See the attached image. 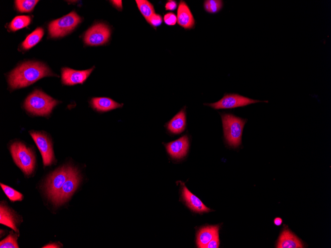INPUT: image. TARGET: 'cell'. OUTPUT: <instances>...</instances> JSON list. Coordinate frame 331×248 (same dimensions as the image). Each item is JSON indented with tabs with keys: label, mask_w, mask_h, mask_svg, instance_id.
<instances>
[{
	"label": "cell",
	"mask_w": 331,
	"mask_h": 248,
	"mask_svg": "<svg viewBox=\"0 0 331 248\" xmlns=\"http://www.w3.org/2000/svg\"><path fill=\"white\" fill-rule=\"evenodd\" d=\"M54 74L49 68L38 62H26L14 69L8 76V83L12 89L31 85L38 80Z\"/></svg>",
	"instance_id": "cell-1"
},
{
	"label": "cell",
	"mask_w": 331,
	"mask_h": 248,
	"mask_svg": "<svg viewBox=\"0 0 331 248\" xmlns=\"http://www.w3.org/2000/svg\"><path fill=\"white\" fill-rule=\"evenodd\" d=\"M58 103V101L44 92L36 90L26 98L24 106L33 115L47 116Z\"/></svg>",
	"instance_id": "cell-2"
},
{
	"label": "cell",
	"mask_w": 331,
	"mask_h": 248,
	"mask_svg": "<svg viewBox=\"0 0 331 248\" xmlns=\"http://www.w3.org/2000/svg\"><path fill=\"white\" fill-rule=\"evenodd\" d=\"M221 116L226 142L231 147H237L241 143L243 129L246 119L231 113H222Z\"/></svg>",
	"instance_id": "cell-3"
},
{
	"label": "cell",
	"mask_w": 331,
	"mask_h": 248,
	"mask_svg": "<svg viewBox=\"0 0 331 248\" xmlns=\"http://www.w3.org/2000/svg\"><path fill=\"white\" fill-rule=\"evenodd\" d=\"M10 151L14 162L27 176L31 175L35 170L36 158L31 149L20 142L10 145Z\"/></svg>",
	"instance_id": "cell-4"
},
{
	"label": "cell",
	"mask_w": 331,
	"mask_h": 248,
	"mask_svg": "<svg viewBox=\"0 0 331 248\" xmlns=\"http://www.w3.org/2000/svg\"><path fill=\"white\" fill-rule=\"evenodd\" d=\"M81 21L80 17L75 12L72 11L51 22L49 25V34L53 38L63 36L73 30Z\"/></svg>",
	"instance_id": "cell-5"
},
{
	"label": "cell",
	"mask_w": 331,
	"mask_h": 248,
	"mask_svg": "<svg viewBox=\"0 0 331 248\" xmlns=\"http://www.w3.org/2000/svg\"><path fill=\"white\" fill-rule=\"evenodd\" d=\"M80 181L79 172L71 166L68 176L56 196L51 200L55 205L66 202L77 189Z\"/></svg>",
	"instance_id": "cell-6"
},
{
	"label": "cell",
	"mask_w": 331,
	"mask_h": 248,
	"mask_svg": "<svg viewBox=\"0 0 331 248\" xmlns=\"http://www.w3.org/2000/svg\"><path fill=\"white\" fill-rule=\"evenodd\" d=\"M71 167V166H63L54 171L47 178L45 190L48 198L51 200L56 196L66 180Z\"/></svg>",
	"instance_id": "cell-7"
},
{
	"label": "cell",
	"mask_w": 331,
	"mask_h": 248,
	"mask_svg": "<svg viewBox=\"0 0 331 248\" xmlns=\"http://www.w3.org/2000/svg\"><path fill=\"white\" fill-rule=\"evenodd\" d=\"M259 102H268V101L253 99L237 94L225 93L219 101L212 103H206L205 105L215 109H231Z\"/></svg>",
	"instance_id": "cell-8"
},
{
	"label": "cell",
	"mask_w": 331,
	"mask_h": 248,
	"mask_svg": "<svg viewBox=\"0 0 331 248\" xmlns=\"http://www.w3.org/2000/svg\"><path fill=\"white\" fill-rule=\"evenodd\" d=\"M30 134L40 150L44 166L52 165L55 157L50 138L42 132L31 131Z\"/></svg>",
	"instance_id": "cell-9"
},
{
	"label": "cell",
	"mask_w": 331,
	"mask_h": 248,
	"mask_svg": "<svg viewBox=\"0 0 331 248\" xmlns=\"http://www.w3.org/2000/svg\"><path fill=\"white\" fill-rule=\"evenodd\" d=\"M110 31L109 27L103 23L97 24L89 28L85 33L84 40L89 46H100L109 40Z\"/></svg>",
	"instance_id": "cell-10"
},
{
	"label": "cell",
	"mask_w": 331,
	"mask_h": 248,
	"mask_svg": "<svg viewBox=\"0 0 331 248\" xmlns=\"http://www.w3.org/2000/svg\"><path fill=\"white\" fill-rule=\"evenodd\" d=\"M94 67L85 70H75L69 68L62 69L61 79L63 84L74 85L82 84L88 77Z\"/></svg>",
	"instance_id": "cell-11"
},
{
	"label": "cell",
	"mask_w": 331,
	"mask_h": 248,
	"mask_svg": "<svg viewBox=\"0 0 331 248\" xmlns=\"http://www.w3.org/2000/svg\"><path fill=\"white\" fill-rule=\"evenodd\" d=\"M20 219L15 212L4 203L0 202V223L7 226L16 233H19L18 226L20 223Z\"/></svg>",
	"instance_id": "cell-12"
},
{
	"label": "cell",
	"mask_w": 331,
	"mask_h": 248,
	"mask_svg": "<svg viewBox=\"0 0 331 248\" xmlns=\"http://www.w3.org/2000/svg\"><path fill=\"white\" fill-rule=\"evenodd\" d=\"M168 154L173 158L180 159L185 156L189 148V139L186 135L166 145Z\"/></svg>",
	"instance_id": "cell-13"
},
{
	"label": "cell",
	"mask_w": 331,
	"mask_h": 248,
	"mask_svg": "<svg viewBox=\"0 0 331 248\" xmlns=\"http://www.w3.org/2000/svg\"><path fill=\"white\" fill-rule=\"evenodd\" d=\"M177 12V22L179 26L185 29L194 28L195 21L194 16L185 1H180Z\"/></svg>",
	"instance_id": "cell-14"
},
{
	"label": "cell",
	"mask_w": 331,
	"mask_h": 248,
	"mask_svg": "<svg viewBox=\"0 0 331 248\" xmlns=\"http://www.w3.org/2000/svg\"><path fill=\"white\" fill-rule=\"evenodd\" d=\"M182 188V198L189 208L194 212L200 213L211 211V209L206 206L198 198L189 191L184 184Z\"/></svg>",
	"instance_id": "cell-15"
},
{
	"label": "cell",
	"mask_w": 331,
	"mask_h": 248,
	"mask_svg": "<svg viewBox=\"0 0 331 248\" xmlns=\"http://www.w3.org/2000/svg\"><path fill=\"white\" fill-rule=\"evenodd\" d=\"M300 240L290 231L285 229L281 233L276 246L277 248H302Z\"/></svg>",
	"instance_id": "cell-16"
},
{
	"label": "cell",
	"mask_w": 331,
	"mask_h": 248,
	"mask_svg": "<svg viewBox=\"0 0 331 248\" xmlns=\"http://www.w3.org/2000/svg\"><path fill=\"white\" fill-rule=\"evenodd\" d=\"M219 227L208 226L202 228L197 236V245L198 248H205L209 242L219 233Z\"/></svg>",
	"instance_id": "cell-17"
},
{
	"label": "cell",
	"mask_w": 331,
	"mask_h": 248,
	"mask_svg": "<svg viewBox=\"0 0 331 248\" xmlns=\"http://www.w3.org/2000/svg\"><path fill=\"white\" fill-rule=\"evenodd\" d=\"M92 107L96 110L105 112L122 106L113 100L106 97L94 98L91 101Z\"/></svg>",
	"instance_id": "cell-18"
},
{
	"label": "cell",
	"mask_w": 331,
	"mask_h": 248,
	"mask_svg": "<svg viewBox=\"0 0 331 248\" xmlns=\"http://www.w3.org/2000/svg\"><path fill=\"white\" fill-rule=\"evenodd\" d=\"M186 126V115L184 108L176 114L167 124V129L172 133L182 132Z\"/></svg>",
	"instance_id": "cell-19"
},
{
	"label": "cell",
	"mask_w": 331,
	"mask_h": 248,
	"mask_svg": "<svg viewBox=\"0 0 331 248\" xmlns=\"http://www.w3.org/2000/svg\"><path fill=\"white\" fill-rule=\"evenodd\" d=\"M44 35V30L41 28H38L30 34L22 44L25 50H29L36 45L42 39Z\"/></svg>",
	"instance_id": "cell-20"
},
{
	"label": "cell",
	"mask_w": 331,
	"mask_h": 248,
	"mask_svg": "<svg viewBox=\"0 0 331 248\" xmlns=\"http://www.w3.org/2000/svg\"><path fill=\"white\" fill-rule=\"evenodd\" d=\"M137 6L147 21L155 13L153 5L146 0H136Z\"/></svg>",
	"instance_id": "cell-21"
},
{
	"label": "cell",
	"mask_w": 331,
	"mask_h": 248,
	"mask_svg": "<svg viewBox=\"0 0 331 248\" xmlns=\"http://www.w3.org/2000/svg\"><path fill=\"white\" fill-rule=\"evenodd\" d=\"M30 21L31 18L29 16H17L12 20L9 27L12 31H15L26 27L30 24Z\"/></svg>",
	"instance_id": "cell-22"
},
{
	"label": "cell",
	"mask_w": 331,
	"mask_h": 248,
	"mask_svg": "<svg viewBox=\"0 0 331 248\" xmlns=\"http://www.w3.org/2000/svg\"><path fill=\"white\" fill-rule=\"evenodd\" d=\"M204 8L209 13L215 14L219 12L223 6L222 0H206L204 2Z\"/></svg>",
	"instance_id": "cell-23"
},
{
	"label": "cell",
	"mask_w": 331,
	"mask_h": 248,
	"mask_svg": "<svg viewBox=\"0 0 331 248\" xmlns=\"http://www.w3.org/2000/svg\"><path fill=\"white\" fill-rule=\"evenodd\" d=\"M0 185L4 194L10 201L14 202L21 201L23 199V195L20 192L2 183H0Z\"/></svg>",
	"instance_id": "cell-24"
},
{
	"label": "cell",
	"mask_w": 331,
	"mask_h": 248,
	"mask_svg": "<svg viewBox=\"0 0 331 248\" xmlns=\"http://www.w3.org/2000/svg\"><path fill=\"white\" fill-rule=\"evenodd\" d=\"M18 235L14 234L12 231L10 232L9 234L0 242V248H18L17 243Z\"/></svg>",
	"instance_id": "cell-25"
},
{
	"label": "cell",
	"mask_w": 331,
	"mask_h": 248,
	"mask_svg": "<svg viewBox=\"0 0 331 248\" xmlns=\"http://www.w3.org/2000/svg\"><path fill=\"white\" fill-rule=\"evenodd\" d=\"M38 1L37 0H17L15 3L18 11L26 12L32 11Z\"/></svg>",
	"instance_id": "cell-26"
},
{
	"label": "cell",
	"mask_w": 331,
	"mask_h": 248,
	"mask_svg": "<svg viewBox=\"0 0 331 248\" xmlns=\"http://www.w3.org/2000/svg\"><path fill=\"white\" fill-rule=\"evenodd\" d=\"M162 17L158 14L154 13L147 21L154 28L160 26L162 23Z\"/></svg>",
	"instance_id": "cell-27"
},
{
	"label": "cell",
	"mask_w": 331,
	"mask_h": 248,
	"mask_svg": "<svg viewBox=\"0 0 331 248\" xmlns=\"http://www.w3.org/2000/svg\"><path fill=\"white\" fill-rule=\"evenodd\" d=\"M164 22L168 26H173L177 22V16L172 12H168L164 15Z\"/></svg>",
	"instance_id": "cell-28"
},
{
	"label": "cell",
	"mask_w": 331,
	"mask_h": 248,
	"mask_svg": "<svg viewBox=\"0 0 331 248\" xmlns=\"http://www.w3.org/2000/svg\"><path fill=\"white\" fill-rule=\"evenodd\" d=\"M220 245L219 233L217 234L214 237L207 245L205 248H218Z\"/></svg>",
	"instance_id": "cell-29"
},
{
	"label": "cell",
	"mask_w": 331,
	"mask_h": 248,
	"mask_svg": "<svg viewBox=\"0 0 331 248\" xmlns=\"http://www.w3.org/2000/svg\"><path fill=\"white\" fill-rule=\"evenodd\" d=\"M177 3L175 0H170L167 1L165 5L166 10H174L177 8Z\"/></svg>",
	"instance_id": "cell-30"
},
{
	"label": "cell",
	"mask_w": 331,
	"mask_h": 248,
	"mask_svg": "<svg viewBox=\"0 0 331 248\" xmlns=\"http://www.w3.org/2000/svg\"><path fill=\"white\" fill-rule=\"evenodd\" d=\"M58 243H49V244L44 246L42 248H60L61 247V245H59Z\"/></svg>",
	"instance_id": "cell-31"
},
{
	"label": "cell",
	"mask_w": 331,
	"mask_h": 248,
	"mask_svg": "<svg viewBox=\"0 0 331 248\" xmlns=\"http://www.w3.org/2000/svg\"><path fill=\"white\" fill-rule=\"evenodd\" d=\"M112 2L113 5H115L117 8L121 9L122 8V1L121 0H112Z\"/></svg>",
	"instance_id": "cell-32"
},
{
	"label": "cell",
	"mask_w": 331,
	"mask_h": 248,
	"mask_svg": "<svg viewBox=\"0 0 331 248\" xmlns=\"http://www.w3.org/2000/svg\"><path fill=\"white\" fill-rule=\"evenodd\" d=\"M274 222L276 226H280L282 223V220L281 218L276 217L274 219Z\"/></svg>",
	"instance_id": "cell-33"
}]
</instances>
